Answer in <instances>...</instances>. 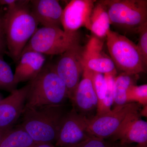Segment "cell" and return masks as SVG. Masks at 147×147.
<instances>
[{"label": "cell", "instance_id": "3957f363", "mask_svg": "<svg viewBox=\"0 0 147 147\" xmlns=\"http://www.w3.org/2000/svg\"><path fill=\"white\" fill-rule=\"evenodd\" d=\"M29 82L26 108L64 105L69 99L65 84L53 65H45L37 76Z\"/></svg>", "mask_w": 147, "mask_h": 147}, {"label": "cell", "instance_id": "7c38bea8", "mask_svg": "<svg viewBox=\"0 0 147 147\" xmlns=\"http://www.w3.org/2000/svg\"><path fill=\"white\" fill-rule=\"evenodd\" d=\"M96 1L72 0L63 9L61 25L65 31L74 33L82 27H88Z\"/></svg>", "mask_w": 147, "mask_h": 147}, {"label": "cell", "instance_id": "7402d4cb", "mask_svg": "<svg viewBox=\"0 0 147 147\" xmlns=\"http://www.w3.org/2000/svg\"><path fill=\"white\" fill-rule=\"evenodd\" d=\"M127 103L137 102L141 105H147V85L137 86L133 84L130 85L126 92Z\"/></svg>", "mask_w": 147, "mask_h": 147}, {"label": "cell", "instance_id": "30bf717a", "mask_svg": "<svg viewBox=\"0 0 147 147\" xmlns=\"http://www.w3.org/2000/svg\"><path fill=\"white\" fill-rule=\"evenodd\" d=\"M92 71L84 67V71L71 101L72 108L88 120L96 116L98 99L92 82Z\"/></svg>", "mask_w": 147, "mask_h": 147}, {"label": "cell", "instance_id": "d6986e66", "mask_svg": "<svg viewBox=\"0 0 147 147\" xmlns=\"http://www.w3.org/2000/svg\"><path fill=\"white\" fill-rule=\"evenodd\" d=\"M131 75L125 74L115 78L114 88V103L115 107L121 106L127 103L126 92L130 85L134 84Z\"/></svg>", "mask_w": 147, "mask_h": 147}, {"label": "cell", "instance_id": "9a60e30c", "mask_svg": "<svg viewBox=\"0 0 147 147\" xmlns=\"http://www.w3.org/2000/svg\"><path fill=\"white\" fill-rule=\"evenodd\" d=\"M45 55L34 51H27L21 54L14 73V82H28L34 79L45 65Z\"/></svg>", "mask_w": 147, "mask_h": 147}, {"label": "cell", "instance_id": "83f0119b", "mask_svg": "<svg viewBox=\"0 0 147 147\" xmlns=\"http://www.w3.org/2000/svg\"><path fill=\"white\" fill-rule=\"evenodd\" d=\"M6 127V128L0 129V142L1 141L2 139L7 134V132L9 131V130L13 127Z\"/></svg>", "mask_w": 147, "mask_h": 147}, {"label": "cell", "instance_id": "277c9868", "mask_svg": "<svg viewBox=\"0 0 147 147\" xmlns=\"http://www.w3.org/2000/svg\"><path fill=\"white\" fill-rule=\"evenodd\" d=\"M79 42L77 32L69 33L59 27H42L37 29L22 53L32 51L45 55H61Z\"/></svg>", "mask_w": 147, "mask_h": 147}, {"label": "cell", "instance_id": "4fadbf2b", "mask_svg": "<svg viewBox=\"0 0 147 147\" xmlns=\"http://www.w3.org/2000/svg\"><path fill=\"white\" fill-rule=\"evenodd\" d=\"M103 43L96 37L91 38L83 48L82 62L84 67L94 72L105 74L117 72L111 58L102 51Z\"/></svg>", "mask_w": 147, "mask_h": 147}, {"label": "cell", "instance_id": "e0dca14e", "mask_svg": "<svg viewBox=\"0 0 147 147\" xmlns=\"http://www.w3.org/2000/svg\"><path fill=\"white\" fill-rule=\"evenodd\" d=\"M110 18L104 6L99 2L95 3L87 28L98 38L106 37L110 30Z\"/></svg>", "mask_w": 147, "mask_h": 147}, {"label": "cell", "instance_id": "4dcf8cb0", "mask_svg": "<svg viewBox=\"0 0 147 147\" xmlns=\"http://www.w3.org/2000/svg\"><path fill=\"white\" fill-rule=\"evenodd\" d=\"M132 147H147V145H142L137 144L135 146H132Z\"/></svg>", "mask_w": 147, "mask_h": 147}, {"label": "cell", "instance_id": "f546056e", "mask_svg": "<svg viewBox=\"0 0 147 147\" xmlns=\"http://www.w3.org/2000/svg\"><path fill=\"white\" fill-rule=\"evenodd\" d=\"M112 142V145L111 147H132L131 146H130V145L122 144L118 142L117 143Z\"/></svg>", "mask_w": 147, "mask_h": 147}, {"label": "cell", "instance_id": "603a6c76", "mask_svg": "<svg viewBox=\"0 0 147 147\" xmlns=\"http://www.w3.org/2000/svg\"><path fill=\"white\" fill-rule=\"evenodd\" d=\"M92 82L97 96L98 106L104 100L107 90V84L104 74L92 71Z\"/></svg>", "mask_w": 147, "mask_h": 147}, {"label": "cell", "instance_id": "7a4b0ae2", "mask_svg": "<svg viewBox=\"0 0 147 147\" xmlns=\"http://www.w3.org/2000/svg\"><path fill=\"white\" fill-rule=\"evenodd\" d=\"M69 109L67 104L26 108L19 124L35 144L55 145Z\"/></svg>", "mask_w": 147, "mask_h": 147}, {"label": "cell", "instance_id": "8992f818", "mask_svg": "<svg viewBox=\"0 0 147 147\" xmlns=\"http://www.w3.org/2000/svg\"><path fill=\"white\" fill-rule=\"evenodd\" d=\"M107 45L115 67L127 75L145 72L146 65L137 45L126 36L111 30L107 35Z\"/></svg>", "mask_w": 147, "mask_h": 147}, {"label": "cell", "instance_id": "2e32d148", "mask_svg": "<svg viewBox=\"0 0 147 147\" xmlns=\"http://www.w3.org/2000/svg\"><path fill=\"white\" fill-rule=\"evenodd\" d=\"M31 10L38 23L43 27H59L61 25L63 9L56 0L30 1Z\"/></svg>", "mask_w": 147, "mask_h": 147}, {"label": "cell", "instance_id": "6da1fadb", "mask_svg": "<svg viewBox=\"0 0 147 147\" xmlns=\"http://www.w3.org/2000/svg\"><path fill=\"white\" fill-rule=\"evenodd\" d=\"M3 22L8 55L17 63L38 29L39 23L32 13L30 1H18L16 4L7 7L3 15Z\"/></svg>", "mask_w": 147, "mask_h": 147}, {"label": "cell", "instance_id": "f1b7e54d", "mask_svg": "<svg viewBox=\"0 0 147 147\" xmlns=\"http://www.w3.org/2000/svg\"><path fill=\"white\" fill-rule=\"evenodd\" d=\"M32 147H56L55 145L49 143H40L35 144Z\"/></svg>", "mask_w": 147, "mask_h": 147}, {"label": "cell", "instance_id": "8fae6325", "mask_svg": "<svg viewBox=\"0 0 147 147\" xmlns=\"http://www.w3.org/2000/svg\"><path fill=\"white\" fill-rule=\"evenodd\" d=\"M141 110L129 115L115 134L109 139L111 142L122 144L147 145V122L141 119Z\"/></svg>", "mask_w": 147, "mask_h": 147}, {"label": "cell", "instance_id": "44dd1931", "mask_svg": "<svg viewBox=\"0 0 147 147\" xmlns=\"http://www.w3.org/2000/svg\"><path fill=\"white\" fill-rule=\"evenodd\" d=\"M14 73L10 66L0 55V90L11 92L16 89Z\"/></svg>", "mask_w": 147, "mask_h": 147}, {"label": "cell", "instance_id": "1f68e13d", "mask_svg": "<svg viewBox=\"0 0 147 147\" xmlns=\"http://www.w3.org/2000/svg\"><path fill=\"white\" fill-rule=\"evenodd\" d=\"M3 99V98L2 96L0 94V102H1V101H2V100Z\"/></svg>", "mask_w": 147, "mask_h": 147}, {"label": "cell", "instance_id": "ffe728a7", "mask_svg": "<svg viewBox=\"0 0 147 147\" xmlns=\"http://www.w3.org/2000/svg\"><path fill=\"white\" fill-rule=\"evenodd\" d=\"M116 74L117 72L104 74L107 84L106 94L101 104L98 106L97 112L95 117L102 115L111 110V107L114 103V83Z\"/></svg>", "mask_w": 147, "mask_h": 147}, {"label": "cell", "instance_id": "cb8c5ba5", "mask_svg": "<svg viewBox=\"0 0 147 147\" xmlns=\"http://www.w3.org/2000/svg\"><path fill=\"white\" fill-rule=\"evenodd\" d=\"M138 33L139 34V40L137 46L145 64L147 66V23L140 28Z\"/></svg>", "mask_w": 147, "mask_h": 147}, {"label": "cell", "instance_id": "ac0fdd59", "mask_svg": "<svg viewBox=\"0 0 147 147\" xmlns=\"http://www.w3.org/2000/svg\"><path fill=\"white\" fill-rule=\"evenodd\" d=\"M34 140L22 127L18 125L11 129L0 142V147H32Z\"/></svg>", "mask_w": 147, "mask_h": 147}, {"label": "cell", "instance_id": "4316f807", "mask_svg": "<svg viewBox=\"0 0 147 147\" xmlns=\"http://www.w3.org/2000/svg\"><path fill=\"white\" fill-rule=\"evenodd\" d=\"M18 1L17 0H0V5H7L8 7L14 5Z\"/></svg>", "mask_w": 147, "mask_h": 147}, {"label": "cell", "instance_id": "d4e9b609", "mask_svg": "<svg viewBox=\"0 0 147 147\" xmlns=\"http://www.w3.org/2000/svg\"><path fill=\"white\" fill-rule=\"evenodd\" d=\"M112 142H107L105 139L92 136L82 144L74 147H111Z\"/></svg>", "mask_w": 147, "mask_h": 147}, {"label": "cell", "instance_id": "9c48e42d", "mask_svg": "<svg viewBox=\"0 0 147 147\" xmlns=\"http://www.w3.org/2000/svg\"><path fill=\"white\" fill-rule=\"evenodd\" d=\"M92 136L89 131L88 120L71 108L64 119L55 146L74 147Z\"/></svg>", "mask_w": 147, "mask_h": 147}, {"label": "cell", "instance_id": "ba28073f", "mask_svg": "<svg viewBox=\"0 0 147 147\" xmlns=\"http://www.w3.org/2000/svg\"><path fill=\"white\" fill-rule=\"evenodd\" d=\"M82 50L83 47L80 45H77L61 55L56 64L53 65L56 73L65 84L70 100L84 71Z\"/></svg>", "mask_w": 147, "mask_h": 147}, {"label": "cell", "instance_id": "52a82bcc", "mask_svg": "<svg viewBox=\"0 0 147 147\" xmlns=\"http://www.w3.org/2000/svg\"><path fill=\"white\" fill-rule=\"evenodd\" d=\"M141 105L137 102H129L114 107L110 112L95 117L88 120V129L92 136L105 139H109L117 130L127 117L141 110Z\"/></svg>", "mask_w": 147, "mask_h": 147}, {"label": "cell", "instance_id": "5b68a950", "mask_svg": "<svg viewBox=\"0 0 147 147\" xmlns=\"http://www.w3.org/2000/svg\"><path fill=\"white\" fill-rule=\"evenodd\" d=\"M108 12L111 25L138 33L147 23L146 0L99 1Z\"/></svg>", "mask_w": 147, "mask_h": 147}, {"label": "cell", "instance_id": "5bb4252c", "mask_svg": "<svg viewBox=\"0 0 147 147\" xmlns=\"http://www.w3.org/2000/svg\"><path fill=\"white\" fill-rule=\"evenodd\" d=\"M30 83L16 89L0 102V129L14 126L24 112Z\"/></svg>", "mask_w": 147, "mask_h": 147}, {"label": "cell", "instance_id": "484cf974", "mask_svg": "<svg viewBox=\"0 0 147 147\" xmlns=\"http://www.w3.org/2000/svg\"><path fill=\"white\" fill-rule=\"evenodd\" d=\"M7 43L4 30L3 15L0 11V55L4 56L7 52Z\"/></svg>", "mask_w": 147, "mask_h": 147}]
</instances>
